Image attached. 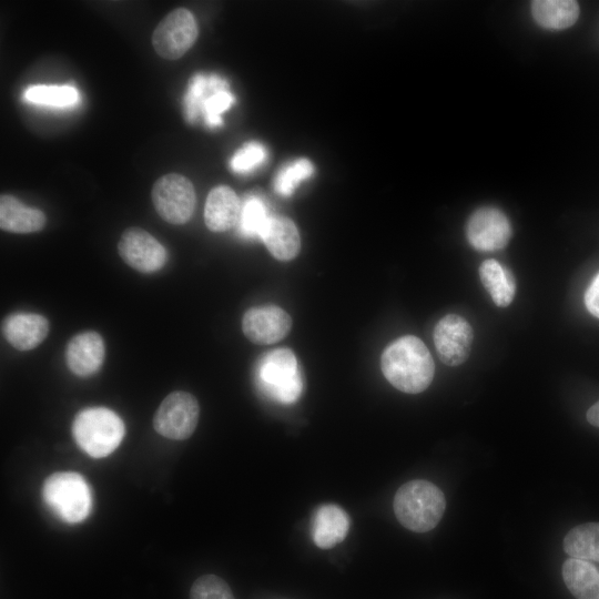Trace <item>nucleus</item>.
I'll return each mask as SVG.
<instances>
[{
  "label": "nucleus",
  "instance_id": "obj_22",
  "mask_svg": "<svg viewBox=\"0 0 599 599\" xmlns=\"http://www.w3.org/2000/svg\"><path fill=\"white\" fill-rule=\"evenodd\" d=\"M531 16L542 28L562 30L575 24L579 17V4L573 0H535Z\"/></svg>",
  "mask_w": 599,
  "mask_h": 599
},
{
  "label": "nucleus",
  "instance_id": "obj_17",
  "mask_svg": "<svg viewBox=\"0 0 599 599\" xmlns=\"http://www.w3.org/2000/svg\"><path fill=\"white\" fill-rule=\"evenodd\" d=\"M351 520L346 511L337 505L319 506L312 519V538L322 549H329L342 542L349 530Z\"/></svg>",
  "mask_w": 599,
  "mask_h": 599
},
{
  "label": "nucleus",
  "instance_id": "obj_23",
  "mask_svg": "<svg viewBox=\"0 0 599 599\" xmlns=\"http://www.w3.org/2000/svg\"><path fill=\"white\" fill-rule=\"evenodd\" d=\"M564 550L571 558L599 562V522H585L570 529Z\"/></svg>",
  "mask_w": 599,
  "mask_h": 599
},
{
  "label": "nucleus",
  "instance_id": "obj_13",
  "mask_svg": "<svg viewBox=\"0 0 599 599\" xmlns=\"http://www.w3.org/2000/svg\"><path fill=\"white\" fill-rule=\"evenodd\" d=\"M292 327L291 316L281 307L265 305L250 308L243 316L244 335L255 344H273L283 339Z\"/></svg>",
  "mask_w": 599,
  "mask_h": 599
},
{
  "label": "nucleus",
  "instance_id": "obj_12",
  "mask_svg": "<svg viewBox=\"0 0 599 599\" xmlns=\"http://www.w3.org/2000/svg\"><path fill=\"white\" fill-rule=\"evenodd\" d=\"M118 250L128 265L142 273L161 270L167 258L164 246L140 227L126 229L121 235Z\"/></svg>",
  "mask_w": 599,
  "mask_h": 599
},
{
  "label": "nucleus",
  "instance_id": "obj_4",
  "mask_svg": "<svg viewBox=\"0 0 599 599\" xmlns=\"http://www.w3.org/2000/svg\"><path fill=\"white\" fill-rule=\"evenodd\" d=\"M256 383L265 396L280 404L295 403L303 390V379L294 353L274 349L260 359Z\"/></svg>",
  "mask_w": 599,
  "mask_h": 599
},
{
  "label": "nucleus",
  "instance_id": "obj_6",
  "mask_svg": "<svg viewBox=\"0 0 599 599\" xmlns=\"http://www.w3.org/2000/svg\"><path fill=\"white\" fill-rule=\"evenodd\" d=\"M234 103L227 82L216 74H195L184 97V114L194 122L202 115L209 126H219L224 113Z\"/></svg>",
  "mask_w": 599,
  "mask_h": 599
},
{
  "label": "nucleus",
  "instance_id": "obj_19",
  "mask_svg": "<svg viewBox=\"0 0 599 599\" xmlns=\"http://www.w3.org/2000/svg\"><path fill=\"white\" fill-rule=\"evenodd\" d=\"M261 238L280 261L293 260L300 252L301 238L294 222L285 216H271Z\"/></svg>",
  "mask_w": 599,
  "mask_h": 599
},
{
  "label": "nucleus",
  "instance_id": "obj_26",
  "mask_svg": "<svg viewBox=\"0 0 599 599\" xmlns=\"http://www.w3.org/2000/svg\"><path fill=\"white\" fill-rule=\"evenodd\" d=\"M314 166L307 159H300L283 167L274 181L275 191L282 196H291L298 184L308 179Z\"/></svg>",
  "mask_w": 599,
  "mask_h": 599
},
{
  "label": "nucleus",
  "instance_id": "obj_10",
  "mask_svg": "<svg viewBox=\"0 0 599 599\" xmlns=\"http://www.w3.org/2000/svg\"><path fill=\"white\" fill-rule=\"evenodd\" d=\"M469 245L480 252H494L507 246L512 230L507 215L494 206L475 210L465 227Z\"/></svg>",
  "mask_w": 599,
  "mask_h": 599
},
{
  "label": "nucleus",
  "instance_id": "obj_7",
  "mask_svg": "<svg viewBox=\"0 0 599 599\" xmlns=\"http://www.w3.org/2000/svg\"><path fill=\"white\" fill-rule=\"evenodd\" d=\"M152 202L164 221L179 225L191 219L196 195L189 179L177 173H169L153 184Z\"/></svg>",
  "mask_w": 599,
  "mask_h": 599
},
{
  "label": "nucleus",
  "instance_id": "obj_14",
  "mask_svg": "<svg viewBox=\"0 0 599 599\" xmlns=\"http://www.w3.org/2000/svg\"><path fill=\"white\" fill-rule=\"evenodd\" d=\"M69 369L80 377L97 373L104 361V342L97 332H83L73 336L65 349Z\"/></svg>",
  "mask_w": 599,
  "mask_h": 599
},
{
  "label": "nucleus",
  "instance_id": "obj_24",
  "mask_svg": "<svg viewBox=\"0 0 599 599\" xmlns=\"http://www.w3.org/2000/svg\"><path fill=\"white\" fill-rule=\"evenodd\" d=\"M270 217L265 203L257 196H248L242 203L238 231L245 237H261Z\"/></svg>",
  "mask_w": 599,
  "mask_h": 599
},
{
  "label": "nucleus",
  "instance_id": "obj_3",
  "mask_svg": "<svg viewBox=\"0 0 599 599\" xmlns=\"http://www.w3.org/2000/svg\"><path fill=\"white\" fill-rule=\"evenodd\" d=\"M124 432L120 416L105 407L83 409L72 424L75 443L93 458H102L113 453L121 444Z\"/></svg>",
  "mask_w": 599,
  "mask_h": 599
},
{
  "label": "nucleus",
  "instance_id": "obj_5",
  "mask_svg": "<svg viewBox=\"0 0 599 599\" xmlns=\"http://www.w3.org/2000/svg\"><path fill=\"white\" fill-rule=\"evenodd\" d=\"M42 497L57 517L68 524L84 520L92 509V494L78 473L60 471L50 475L42 487Z\"/></svg>",
  "mask_w": 599,
  "mask_h": 599
},
{
  "label": "nucleus",
  "instance_id": "obj_15",
  "mask_svg": "<svg viewBox=\"0 0 599 599\" xmlns=\"http://www.w3.org/2000/svg\"><path fill=\"white\" fill-rule=\"evenodd\" d=\"M2 332L11 346L26 352L44 341L49 333V322L40 314L16 313L4 319Z\"/></svg>",
  "mask_w": 599,
  "mask_h": 599
},
{
  "label": "nucleus",
  "instance_id": "obj_11",
  "mask_svg": "<svg viewBox=\"0 0 599 599\" xmlns=\"http://www.w3.org/2000/svg\"><path fill=\"white\" fill-rule=\"evenodd\" d=\"M433 338L439 359L448 366H458L470 354L474 331L463 316L447 314L437 322Z\"/></svg>",
  "mask_w": 599,
  "mask_h": 599
},
{
  "label": "nucleus",
  "instance_id": "obj_16",
  "mask_svg": "<svg viewBox=\"0 0 599 599\" xmlns=\"http://www.w3.org/2000/svg\"><path fill=\"white\" fill-rule=\"evenodd\" d=\"M242 203L226 185L212 189L206 197L204 221L212 232H225L238 223Z\"/></svg>",
  "mask_w": 599,
  "mask_h": 599
},
{
  "label": "nucleus",
  "instance_id": "obj_20",
  "mask_svg": "<svg viewBox=\"0 0 599 599\" xmlns=\"http://www.w3.org/2000/svg\"><path fill=\"white\" fill-rule=\"evenodd\" d=\"M478 274L481 284L498 307H507L512 302L516 294V281L509 268L489 258L480 264Z\"/></svg>",
  "mask_w": 599,
  "mask_h": 599
},
{
  "label": "nucleus",
  "instance_id": "obj_25",
  "mask_svg": "<svg viewBox=\"0 0 599 599\" xmlns=\"http://www.w3.org/2000/svg\"><path fill=\"white\" fill-rule=\"evenodd\" d=\"M24 99L35 104L68 106L78 101L79 94L70 85H33L26 90Z\"/></svg>",
  "mask_w": 599,
  "mask_h": 599
},
{
  "label": "nucleus",
  "instance_id": "obj_29",
  "mask_svg": "<svg viewBox=\"0 0 599 599\" xmlns=\"http://www.w3.org/2000/svg\"><path fill=\"white\" fill-rule=\"evenodd\" d=\"M583 302L588 312L599 318V272L595 275L583 296Z\"/></svg>",
  "mask_w": 599,
  "mask_h": 599
},
{
  "label": "nucleus",
  "instance_id": "obj_27",
  "mask_svg": "<svg viewBox=\"0 0 599 599\" xmlns=\"http://www.w3.org/2000/svg\"><path fill=\"white\" fill-rule=\"evenodd\" d=\"M190 599H235L229 585L215 575L199 577L192 585Z\"/></svg>",
  "mask_w": 599,
  "mask_h": 599
},
{
  "label": "nucleus",
  "instance_id": "obj_18",
  "mask_svg": "<svg viewBox=\"0 0 599 599\" xmlns=\"http://www.w3.org/2000/svg\"><path fill=\"white\" fill-rule=\"evenodd\" d=\"M45 215L42 211L26 206L17 197L2 194L0 197V227L11 233H33L41 231L45 225Z\"/></svg>",
  "mask_w": 599,
  "mask_h": 599
},
{
  "label": "nucleus",
  "instance_id": "obj_28",
  "mask_svg": "<svg viewBox=\"0 0 599 599\" xmlns=\"http://www.w3.org/2000/svg\"><path fill=\"white\" fill-rule=\"evenodd\" d=\"M267 156L264 145L250 142L241 148L231 159L230 165L234 172H250L261 165Z\"/></svg>",
  "mask_w": 599,
  "mask_h": 599
},
{
  "label": "nucleus",
  "instance_id": "obj_30",
  "mask_svg": "<svg viewBox=\"0 0 599 599\" xmlns=\"http://www.w3.org/2000/svg\"><path fill=\"white\" fill-rule=\"evenodd\" d=\"M586 417L589 424L599 428V400L587 410Z\"/></svg>",
  "mask_w": 599,
  "mask_h": 599
},
{
  "label": "nucleus",
  "instance_id": "obj_9",
  "mask_svg": "<svg viewBox=\"0 0 599 599\" xmlns=\"http://www.w3.org/2000/svg\"><path fill=\"white\" fill-rule=\"evenodd\" d=\"M197 33L194 16L185 8H177L158 24L152 34V44L160 57L176 60L191 49Z\"/></svg>",
  "mask_w": 599,
  "mask_h": 599
},
{
  "label": "nucleus",
  "instance_id": "obj_1",
  "mask_svg": "<svg viewBox=\"0 0 599 599\" xmlns=\"http://www.w3.org/2000/svg\"><path fill=\"white\" fill-rule=\"evenodd\" d=\"M380 368L396 389L407 394L424 392L435 374V364L428 348L414 335H405L392 342L382 354Z\"/></svg>",
  "mask_w": 599,
  "mask_h": 599
},
{
  "label": "nucleus",
  "instance_id": "obj_8",
  "mask_svg": "<svg viewBox=\"0 0 599 599\" xmlns=\"http://www.w3.org/2000/svg\"><path fill=\"white\" fill-rule=\"evenodd\" d=\"M200 407L196 398L187 392L169 394L159 406L154 418V429L162 436L183 440L196 428Z\"/></svg>",
  "mask_w": 599,
  "mask_h": 599
},
{
  "label": "nucleus",
  "instance_id": "obj_2",
  "mask_svg": "<svg viewBox=\"0 0 599 599\" xmlns=\"http://www.w3.org/2000/svg\"><path fill=\"white\" fill-rule=\"evenodd\" d=\"M397 520L415 532L434 529L440 521L446 500L444 493L425 479H413L402 485L394 497Z\"/></svg>",
  "mask_w": 599,
  "mask_h": 599
},
{
  "label": "nucleus",
  "instance_id": "obj_21",
  "mask_svg": "<svg viewBox=\"0 0 599 599\" xmlns=\"http://www.w3.org/2000/svg\"><path fill=\"white\" fill-rule=\"evenodd\" d=\"M561 573L576 599H599V571L592 564L569 558L564 562Z\"/></svg>",
  "mask_w": 599,
  "mask_h": 599
}]
</instances>
